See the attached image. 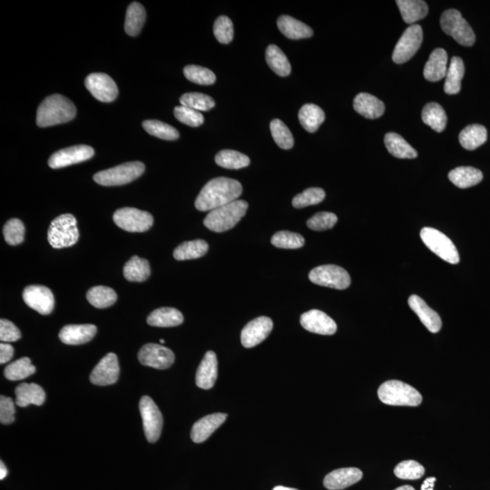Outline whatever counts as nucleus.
Masks as SVG:
<instances>
[{
	"mask_svg": "<svg viewBox=\"0 0 490 490\" xmlns=\"http://www.w3.org/2000/svg\"><path fill=\"white\" fill-rule=\"evenodd\" d=\"M353 108L368 120L381 117L385 112V105L379 98L368 93H359L353 101Z\"/></svg>",
	"mask_w": 490,
	"mask_h": 490,
	"instance_id": "393cba45",
	"label": "nucleus"
},
{
	"mask_svg": "<svg viewBox=\"0 0 490 490\" xmlns=\"http://www.w3.org/2000/svg\"><path fill=\"white\" fill-rule=\"evenodd\" d=\"M465 74L464 62L459 56L451 58L450 67H448L444 91L448 95L459 94L462 89V80Z\"/></svg>",
	"mask_w": 490,
	"mask_h": 490,
	"instance_id": "473e14b6",
	"label": "nucleus"
},
{
	"mask_svg": "<svg viewBox=\"0 0 490 490\" xmlns=\"http://www.w3.org/2000/svg\"><path fill=\"white\" fill-rule=\"evenodd\" d=\"M326 194L325 190L319 187L306 189L301 194L297 195L293 199V206L295 208H304L322 203L325 200Z\"/></svg>",
	"mask_w": 490,
	"mask_h": 490,
	"instance_id": "3c124183",
	"label": "nucleus"
},
{
	"mask_svg": "<svg viewBox=\"0 0 490 490\" xmlns=\"http://www.w3.org/2000/svg\"><path fill=\"white\" fill-rule=\"evenodd\" d=\"M95 154L93 148L80 145L64 148L53 154L49 160V165L53 169L67 168L92 158Z\"/></svg>",
	"mask_w": 490,
	"mask_h": 490,
	"instance_id": "dca6fc26",
	"label": "nucleus"
},
{
	"mask_svg": "<svg viewBox=\"0 0 490 490\" xmlns=\"http://www.w3.org/2000/svg\"><path fill=\"white\" fill-rule=\"evenodd\" d=\"M421 117L424 123L432 127L436 132L441 133L446 129L448 122L446 112L439 104H427L424 106Z\"/></svg>",
	"mask_w": 490,
	"mask_h": 490,
	"instance_id": "c9c22d12",
	"label": "nucleus"
},
{
	"mask_svg": "<svg viewBox=\"0 0 490 490\" xmlns=\"http://www.w3.org/2000/svg\"><path fill=\"white\" fill-rule=\"evenodd\" d=\"M272 245L281 249H299L304 245V238L301 234L289 231H281L272 237Z\"/></svg>",
	"mask_w": 490,
	"mask_h": 490,
	"instance_id": "09e8293b",
	"label": "nucleus"
},
{
	"mask_svg": "<svg viewBox=\"0 0 490 490\" xmlns=\"http://www.w3.org/2000/svg\"><path fill=\"white\" fill-rule=\"evenodd\" d=\"M423 40V28L420 25L414 24L409 26L404 31L402 37L395 47L392 60L396 64H403L414 58L420 49Z\"/></svg>",
	"mask_w": 490,
	"mask_h": 490,
	"instance_id": "9b49d317",
	"label": "nucleus"
},
{
	"mask_svg": "<svg viewBox=\"0 0 490 490\" xmlns=\"http://www.w3.org/2000/svg\"><path fill=\"white\" fill-rule=\"evenodd\" d=\"M215 162L221 168L231 170L247 168L251 163L247 156L234 150L221 151L216 154Z\"/></svg>",
	"mask_w": 490,
	"mask_h": 490,
	"instance_id": "79ce46f5",
	"label": "nucleus"
},
{
	"mask_svg": "<svg viewBox=\"0 0 490 490\" xmlns=\"http://www.w3.org/2000/svg\"><path fill=\"white\" fill-rule=\"evenodd\" d=\"M6 242L10 245H19L25 239V227L22 220L10 219L3 228Z\"/></svg>",
	"mask_w": 490,
	"mask_h": 490,
	"instance_id": "603ef678",
	"label": "nucleus"
},
{
	"mask_svg": "<svg viewBox=\"0 0 490 490\" xmlns=\"http://www.w3.org/2000/svg\"><path fill=\"white\" fill-rule=\"evenodd\" d=\"M140 364L157 370H166L174 362V354L170 349L159 344L148 343L139 350Z\"/></svg>",
	"mask_w": 490,
	"mask_h": 490,
	"instance_id": "ddd939ff",
	"label": "nucleus"
},
{
	"mask_svg": "<svg viewBox=\"0 0 490 490\" xmlns=\"http://www.w3.org/2000/svg\"><path fill=\"white\" fill-rule=\"evenodd\" d=\"M459 139L465 149L475 150L488 140V131L481 124H471L460 132Z\"/></svg>",
	"mask_w": 490,
	"mask_h": 490,
	"instance_id": "2f4dec72",
	"label": "nucleus"
},
{
	"mask_svg": "<svg viewBox=\"0 0 490 490\" xmlns=\"http://www.w3.org/2000/svg\"><path fill=\"white\" fill-rule=\"evenodd\" d=\"M448 179L462 189L477 186L483 179L482 172L471 166H460L448 173Z\"/></svg>",
	"mask_w": 490,
	"mask_h": 490,
	"instance_id": "c85d7f7f",
	"label": "nucleus"
},
{
	"mask_svg": "<svg viewBox=\"0 0 490 490\" xmlns=\"http://www.w3.org/2000/svg\"><path fill=\"white\" fill-rule=\"evenodd\" d=\"M160 343H161L162 344L165 343V340H160Z\"/></svg>",
	"mask_w": 490,
	"mask_h": 490,
	"instance_id": "69168bd1",
	"label": "nucleus"
},
{
	"mask_svg": "<svg viewBox=\"0 0 490 490\" xmlns=\"http://www.w3.org/2000/svg\"><path fill=\"white\" fill-rule=\"evenodd\" d=\"M8 475V469L6 468L4 463L0 462V480H4Z\"/></svg>",
	"mask_w": 490,
	"mask_h": 490,
	"instance_id": "680f3d73",
	"label": "nucleus"
},
{
	"mask_svg": "<svg viewBox=\"0 0 490 490\" xmlns=\"http://www.w3.org/2000/svg\"><path fill=\"white\" fill-rule=\"evenodd\" d=\"M394 474L400 480H416L424 476L425 468L415 460H405L396 466Z\"/></svg>",
	"mask_w": 490,
	"mask_h": 490,
	"instance_id": "8fccbe9b",
	"label": "nucleus"
},
{
	"mask_svg": "<svg viewBox=\"0 0 490 490\" xmlns=\"http://www.w3.org/2000/svg\"><path fill=\"white\" fill-rule=\"evenodd\" d=\"M424 245L442 260L451 264L459 263V255L455 245L448 236L434 228L424 227L420 231Z\"/></svg>",
	"mask_w": 490,
	"mask_h": 490,
	"instance_id": "6e6552de",
	"label": "nucleus"
},
{
	"mask_svg": "<svg viewBox=\"0 0 490 490\" xmlns=\"http://www.w3.org/2000/svg\"><path fill=\"white\" fill-rule=\"evenodd\" d=\"M336 215L329 212L318 213L308 220L307 227L313 231L329 230L336 224Z\"/></svg>",
	"mask_w": 490,
	"mask_h": 490,
	"instance_id": "6e6d98bb",
	"label": "nucleus"
},
{
	"mask_svg": "<svg viewBox=\"0 0 490 490\" xmlns=\"http://www.w3.org/2000/svg\"><path fill=\"white\" fill-rule=\"evenodd\" d=\"M436 481V477H427L421 485V490H434V484Z\"/></svg>",
	"mask_w": 490,
	"mask_h": 490,
	"instance_id": "052dcab7",
	"label": "nucleus"
},
{
	"mask_svg": "<svg viewBox=\"0 0 490 490\" xmlns=\"http://www.w3.org/2000/svg\"><path fill=\"white\" fill-rule=\"evenodd\" d=\"M16 403L17 406L28 407L31 404L41 406L46 400V393L42 387L35 383H22L16 389Z\"/></svg>",
	"mask_w": 490,
	"mask_h": 490,
	"instance_id": "cd10ccee",
	"label": "nucleus"
},
{
	"mask_svg": "<svg viewBox=\"0 0 490 490\" xmlns=\"http://www.w3.org/2000/svg\"><path fill=\"white\" fill-rule=\"evenodd\" d=\"M209 245L204 240H195L185 242L178 245L174 251V257L177 261L197 259L206 255Z\"/></svg>",
	"mask_w": 490,
	"mask_h": 490,
	"instance_id": "4c0bfd02",
	"label": "nucleus"
},
{
	"mask_svg": "<svg viewBox=\"0 0 490 490\" xmlns=\"http://www.w3.org/2000/svg\"><path fill=\"white\" fill-rule=\"evenodd\" d=\"M147 19L145 8L138 2H133L126 10L124 31L127 35L136 37L142 31Z\"/></svg>",
	"mask_w": 490,
	"mask_h": 490,
	"instance_id": "ea45409f",
	"label": "nucleus"
},
{
	"mask_svg": "<svg viewBox=\"0 0 490 490\" xmlns=\"http://www.w3.org/2000/svg\"><path fill=\"white\" fill-rule=\"evenodd\" d=\"M22 338L19 328L10 320H0V340L2 343H14Z\"/></svg>",
	"mask_w": 490,
	"mask_h": 490,
	"instance_id": "4d7b16f0",
	"label": "nucleus"
},
{
	"mask_svg": "<svg viewBox=\"0 0 490 490\" xmlns=\"http://www.w3.org/2000/svg\"><path fill=\"white\" fill-rule=\"evenodd\" d=\"M76 115V108L72 101L62 96L52 95L41 103L38 109L37 124L40 127L67 123Z\"/></svg>",
	"mask_w": 490,
	"mask_h": 490,
	"instance_id": "f03ea898",
	"label": "nucleus"
},
{
	"mask_svg": "<svg viewBox=\"0 0 490 490\" xmlns=\"http://www.w3.org/2000/svg\"><path fill=\"white\" fill-rule=\"evenodd\" d=\"M97 332V326L93 325H71L61 329L59 338L67 345H80L90 341Z\"/></svg>",
	"mask_w": 490,
	"mask_h": 490,
	"instance_id": "b1692460",
	"label": "nucleus"
},
{
	"mask_svg": "<svg viewBox=\"0 0 490 490\" xmlns=\"http://www.w3.org/2000/svg\"><path fill=\"white\" fill-rule=\"evenodd\" d=\"M299 121L309 133H316L325 120L323 110L313 104H306L299 111Z\"/></svg>",
	"mask_w": 490,
	"mask_h": 490,
	"instance_id": "f704fd0d",
	"label": "nucleus"
},
{
	"mask_svg": "<svg viewBox=\"0 0 490 490\" xmlns=\"http://www.w3.org/2000/svg\"><path fill=\"white\" fill-rule=\"evenodd\" d=\"M120 368L117 356L110 352L99 362L90 375V382L95 385L108 386L114 384L120 378Z\"/></svg>",
	"mask_w": 490,
	"mask_h": 490,
	"instance_id": "a211bd4d",
	"label": "nucleus"
},
{
	"mask_svg": "<svg viewBox=\"0 0 490 490\" xmlns=\"http://www.w3.org/2000/svg\"><path fill=\"white\" fill-rule=\"evenodd\" d=\"M139 409L142 416L144 432L148 441L156 442L161 435L163 429V416L156 404L150 397L141 398Z\"/></svg>",
	"mask_w": 490,
	"mask_h": 490,
	"instance_id": "f8f14e48",
	"label": "nucleus"
},
{
	"mask_svg": "<svg viewBox=\"0 0 490 490\" xmlns=\"http://www.w3.org/2000/svg\"><path fill=\"white\" fill-rule=\"evenodd\" d=\"M85 85L92 96L101 102H112L118 96L117 84L106 74H91L85 79Z\"/></svg>",
	"mask_w": 490,
	"mask_h": 490,
	"instance_id": "2eb2a0df",
	"label": "nucleus"
},
{
	"mask_svg": "<svg viewBox=\"0 0 490 490\" xmlns=\"http://www.w3.org/2000/svg\"><path fill=\"white\" fill-rule=\"evenodd\" d=\"M87 299L94 307L105 309L110 307L117 302V295L112 288L96 286L88 291Z\"/></svg>",
	"mask_w": 490,
	"mask_h": 490,
	"instance_id": "a19ab883",
	"label": "nucleus"
},
{
	"mask_svg": "<svg viewBox=\"0 0 490 490\" xmlns=\"http://www.w3.org/2000/svg\"><path fill=\"white\" fill-rule=\"evenodd\" d=\"M272 490H298V489L286 488V487H283V486H277V487H275V488L273 489Z\"/></svg>",
	"mask_w": 490,
	"mask_h": 490,
	"instance_id": "0e129e2a",
	"label": "nucleus"
},
{
	"mask_svg": "<svg viewBox=\"0 0 490 490\" xmlns=\"http://www.w3.org/2000/svg\"><path fill=\"white\" fill-rule=\"evenodd\" d=\"M362 477V471L357 468H338L327 475L323 485L327 489L341 490L359 482Z\"/></svg>",
	"mask_w": 490,
	"mask_h": 490,
	"instance_id": "aec40b11",
	"label": "nucleus"
},
{
	"mask_svg": "<svg viewBox=\"0 0 490 490\" xmlns=\"http://www.w3.org/2000/svg\"><path fill=\"white\" fill-rule=\"evenodd\" d=\"M243 186L238 181L218 177L209 181L195 200V208L208 212L236 201L242 195Z\"/></svg>",
	"mask_w": 490,
	"mask_h": 490,
	"instance_id": "f257e3e1",
	"label": "nucleus"
},
{
	"mask_svg": "<svg viewBox=\"0 0 490 490\" xmlns=\"http://www.w3.org/2000/svg\"><path fill=\"white\" fill-rule=\"evenodd\" d=\"M448 72V54L444 49H436L430 56L425 65L423 75L430 82H438L446 77Z\"/></svg>",
	"mask_w": 490,
	"mask_h": 490,
	"instance_id": "a878e982",
	"label": "nucleus"
},
{
	"mask_svg": "<svg viewBox=\"0 0 490 490\" xmlns=\"http://www.w3.org/2000/svg\"><path fill=\"white\" fill-rule=\"evenodd\" d=\"M151 275L149 261L144 258L133 256L124 266V276L127 281H147Z\"/></svg>",
	"mask_w": 490,
	"mask_h": 490,
	"instance_id": "e433bc0d",
	"label": "nucleus"
},
{
	"mask_svg": "<svg viewBox=\"0 0 490 490\" xmlns=\"http://www.w3.org/2000/svg\"><path fill=\"white\" fill-rule=\"evenodd\" d=\"M183 74L189 81L195 83V84L210 85L215 84L216 81L215 73L208 68L200 67V65H187L183 70Z\"/></svg>",
	"mask_w": 490,
	"mask_h": 490,
	"instance_id": "49530a36",
	"label": "nucleus"
},
{
	"mask_svg": "<svg viewBox=\"0 0 490 490\" xmlns=\"http://www.w3.org/2000/svg\"><path fill=\"white\" fill-rule=\"evenodd\" d=\"M213 34L220 43H231L234 35L231 20L227 16L219 17L213 25Z\"/></svg>",
	"mask_w": 490,
	"mask_h": 490,
	"instance_id": "5fc2aeb1",
	"label": "nucleus"
},
{
	"mask_svg": "<svg viewBox=\"0 0 490 490\" xmlns=\"http://www.w3.org/2000/svg\"><path fill=\"white\" fill-rule=\"evenodd\" d=\"M272 136L278 147L281 149L289 150L293 147L294 139L293 133H291L286 124L280 120H275L270 124Z\"/></svg>",
	"mask_w": 490,
	"mask_h": 490,
	"instance_id": "a18cd8bd",
	"label": "nucleus"
},
{
	"mask_svg": "<svg viewBox=\"0 0 490 490\" xmlns=\"http://www.w3.org/2000/svg\"><path fill=\"white\" fill-rule=\"evenodd\" d=\"M145 170L141 162L124 163L115 168L99 172L94 175L95 182L104 186L126 185L140 177Z\"/></svg>",
	"mask_w": 490,
	"mask_h": 490,
	"instance_id": "423d86ee",
	"label": "nucleus"
},
{
	"mask_svg": "<svg viewBox=\"0 0 490 490\" xmlns=\"http://www.w3.org/2000/svg\"><path fill=\"white\" fill-rule=\"evenodd\" d=\"M113 219L118 227L130 233H144L154 224L151 213L133 207H124L115 211Z\"/></svg>",
	"mask_w": 490,
	"mask_h": 490,
	"instance_id": "1a4fd4ad",
	"label": "nucleus"
},
{
	"mask_svg": "<svg viewBox=\"0 0 490 490\" xmlns=\"http://www.w3.org/2000/svg\"><path fill=\"white\" fill-rule=\"evenodd\" d=\"M142 127L149 135L163 140H177L180 136L179 132L174 127L159 120H145Z\"/></svg>",
	"mask_w": 490,
	"mask_h": 490,
	"instance_id": "c03bdc74",
	"label": "nucleus"
},
{
	"mask_svg": "<svg viewBox=\"0 0 490 490\" xmlns=\"http://www.w3.org/2000/svg\"><path fill=\"white\" fill-rule=\"evenodd\" d=\"M248 209V203L245 200H236L211 211L206 219L204 227L215 233H222L236 227L240 219L245 215Z\"/></svg>",
	"mask_w": 490,
	"mask_h": 490,
	"instance_id": "7ed1b4c3",
	"label": "nucleus"
},
{
	"mask_svg": "<svg viewBox=\"0 0 490 490\" xmlns=\"http://www.w3.org/2000/svg\"><path fill=\"white\" fill-rule=\"evenodd\" d=\"M409 305L430 332L436 334L441 331L442 327L441 317L420 297L418 295L409 297Z\"/></svg>",
	"mask_w": 490,
	"mask_h": 490,
	"instance_id": "4be33fe9",
	"label": "nucleus"
},
{
	"mask_svg": "<svg viewBox=\"0 0 490 490\" xmlns=\"http://www.w3.org/2000/svg\"><path fill=\"white\" fill-rule=\"evenodd\" d=\"M181 105L196 111H209L215 108V102L212 97L201 93H186L180 98Z\"/></svg>",
	"mask_w": 490,
	"mask_h": 490,
	"instance_id": "de8ad7c7",
	"label": "nucleus"
},
{
	"mask_svg": "<svg viewBox=\"0 0 490 490\" xmlns=\"http://www.w3.org/2000/svg\"><path fill=\"white\" fill-rule=\"evenodd\" d=\"M35 373V367L31 364V359L24 357L12 362L6 367L4 374L10 381H20L28 378Z\"/></svg>",
	"mask_w": 490,
	"mask_h": 490,
	"instance_id": "37998d69",
	"label": "nucleus"
},
{
	"mask_svg": "<svg viewBox=\"0 0 490 490\" xmlns=\"http://www.w3.org/2000/svg\"><path fill=\"white\" fill-rule=\"evenodd\" d=\"M379 399L387 405L417 407L423 396L416 389L400 381L382 383L378 391Z\"/></svg>",
	"mask_w": 490,
	"mask_h": 490,
	"instance_id": "20e7f679",
	"label": "nucleus"
},
{
	"mask_svg": "<svg viewBox=\"0 0 490 490\" xmlns=\"http://www.w3.org/2000/svg\"><path fill=\"white\" fill-rule=\"evenodd\" d=\"M15 414H16V409L11 398L0 397V423L5 425L14 423Z\"/></svg>",
	"mask_w": 490,
	"mask_h": 490,
	"instance_id": "13d9d810",
	"label": "nucleus"
},
{
	"mask_svg": "<svg viewBox=\"0 0 490 490\" xmlns=\"http://www.w3.org/2000/svg\"><path fill=\"white\" fill-rule=\"evenodd\" d=\"M267 64L273 72L280 76H288L292 71V67L287 56L281 51L280 47L275 44H270L266 53Z\"/></svg>",
	"mask_w": 490,
	"mask_h": 490,
	"instance_id": "58836bf2",
	"label": "nucleus"
},
{
	"mask_svg": "<svg viewBox=\"0 0 490 490\" xmlns=\"http://www.w3.org/2000/svg\"><path fill=\"white\" fill-rule=\"evenodd\" d=\"M218 361L215 352L210 350L199 365L196 371L195 383L199 388L210 390L213 387L218 379Z\"/></svg>",
	"mask_w": 490,
	"mask_h": 490,
	"instance_id": "412c9836",
	"label": "nucleus"
},
{
	"mask_svg": "<svg viewBox=\"0 0 490 490\" xmlns=\"http://www.w3.org/2000/svg\"><path fill=\"white\" fill-rule=\"evenodd\" d=\"M273 322L269 317L261 316L251 320L240 334L243 346L245 348H252L263 343L271 334Z\"/></svg>",
	"mask_w": 490,
	"mask_h": 490,
	"instance_id": "f3484780",
	"label": "nucleus"
},
{
	"mask_svg": "<svg viewBox=\"0 0 490 490\" xmlns=\"http://www.w3.org/2000/svg\"><path fill=\"white\" fill-rule=\"evenodd\" d=\"M183 322V316L181 311L170 307L156 309L147 318L148 325L154 327H175Z\"/></svg>",
	"mask_w": 490,
	"mask_h": 490,
	"instance_id": "72a5a7b5",
	"label": "nucleus"
},
{
	"mask_svg": "<svg viewBox=\"0 0 490 490\" xmlns=\"http://www.w3.org/2000/svg\"><path fill=\"white\" fill-rule=\"evenodd\" d=\"M277 25L280 31L290 40H302L313 35V31L310 26L290 16L279 17Z\"/></svg>",
	"mask_w": 490,
	"mask_h": 490,
	"instance_id": "bb28decb",
	"label": "nucleus"
},
{
	"mask_svg": "<svg viewBox=\"0 0 490 490\" xmlns=\"http://www.w3.org/2000/svg\"><path fill=\"white\" fill-rule=\"evenodd\" d=\"M301 325L308 332L320 335H332L337 331L336 322L319 310H311L302 314Z\"/></svg>",
	"mask_w": 490,
	"mask_h": 490,
	"instance_id": "6ab92c4d",
	"label": "nucleus"
},
{
	"mask_svg": "<svg viewBox=\"0 0 490 490\" xmlns=\"http://www.w3.org/2000/svg\"><path fill=\"white\" fill-rule=\"evenodd\" d=\"M13 355L14 348L10 344L5 343L0 344V364H7L13 357Z\"/></svg>",
	"mask_w": 490,
	"mask_h": 490,
	"instance_id": "bf43d9fd",
	"label": "nucleus"
},
{
	"mask_svg": "<svg viewBox=\"0 0 490 490\" xmlns=\"http://www.w3.org/2000/svg\"><path fill=\"white\" fill-rule=\"evenodd\" d=\"M396 4L404 22L409 25H414L429 13V8L423 0H397Z\"/></svg>",
	"mask_w": 490,
	"mask_h": 490,
	"instance_id": "c756f323",
	"label": "nucleus"
},
{
	"mask_svg": "<svg viewBox=\"0 0 490 490\" xmlns=\"http://www.w3.org/2000/svg\"><path fill=\"white\" fill-rule=\"evenodd\" d=\"M23 299L26 304L42 316H49L55 307L54 294L42 285H31L25 288Z\"/></svg>",
	"mask_w": 490,
	"mask_h": 490,
	"instance_id": "4468645a",
	"label": "nucleus"
},
{
	"mask_svg": "<svg viewBox=\"0 0 490 490\" xmlns=\"http://www.w3.org/2000/svg\"><path fill=\"white\" fill-rule=\"evenodd\" d=\"M50 245L55 249L71 247L79 239L75 216L65 213L53 220L47 233Z\"/></svg>",
	"mask_w": 490,
	"mask_h": 490,
	"instance_id": "39448f33",
	"label": "nucleus"
},
{
	"mask_svg": "<svg viewBox=\"0 0 490 490\" xmlns=\"http://www.w3.org/2000/svg\"><path fill=\"white\" fill-rule=\"evenodd\" d=\"M228 417L225 414H213L196 421L192 427L191 438L195 443H203L210 436L225 423Z\"/></svg>",
	"mask_w": 490,
	"mask_h": 490,
	"instance_id": "5701e85b",
	"label": "nucleus"
},
{
	"mask_svg": "<svg viewBox=\"0 0 490 490\" xmlns=\"http://www.w3.org/2000/svg\"><path fill=\"white\" fill-rule=\"evenodd\" d=\"M384 142L389 153L397 158L414 159L418 156L417 151L399 133H388Z\"/></svg>",
	"mask_w": 490,
	"mask_h": 490,
	"instance_id": "7c9ffc66",
	"label": "nucleus"
},
{
	"mask_svg": "<svg viewBox=\"0 0 490 490\" xmlns=\"http://www.w3.org/2000/svg\"><path fill=\"white\" fill-rule=\"evenodd\" d=\"M174 114L178 121L186 124V126L198 127L202 126L204 122V115L201 114V112L185 106H177L174 110Z\"/></svg>",
	"mask_w": 490,
	"mask_h": 490,
	"instance_id": "864d4df0",
	"label": "nucleus"
},
{
	"mask_svg": "<svg viewBox=\"0 0 490 490\" xmlns=\"http://www.w3.org/2000/svg\"><path fill=\"white\" fill-rule=\"evenodd\" d=\"M309 279L311 283L332 289L345 290L350 285L348 272L334 264L320 266L311 270Z\"/></svg>",
	"mask_w": 490,
	"mask_h": 490,
	"instance_id": "9d476101",
	"label": "nucleus"
},
{
	"mask_svg": "<svg viewBox=\"0 0 490 490\" xmlns=\"http://www.w3.org/2000/svg\"><path fill=\"white\" fill-rule=\"evenodd\" d=\"M395 490H415V489H414V487L405 485V486L400 487V488H398Z\"/></svg>",
	"mask_w": 490,
	"mask_h": 490,
	"instance_id": "e2e57ef3",
	"label": "nucleus"
},
{
	"mask_svg": "<svg viewBox=\"0 0 490 490\" xmlns=\"http://www.w3.org/2000/svg\"><path fill=\"white\" fill-rule=\"evenodd\" d=\"M442 31L451 35L457 43L465 47L473 46L476 35L467 20L457 10L444 11L441 19Z\"/></svg>",
	"mask_w": 490,
	"mask_h": 490,
	"instance_id": "0eeeda50",
	"label": "nucleus"
}]
</instances>
